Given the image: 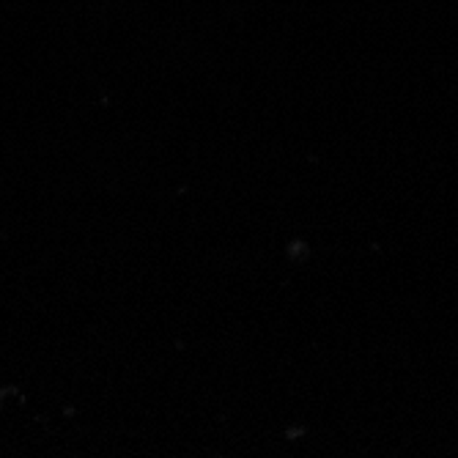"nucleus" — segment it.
Returning <instances> with one entry per match:
<instances>
[]
</instances>
